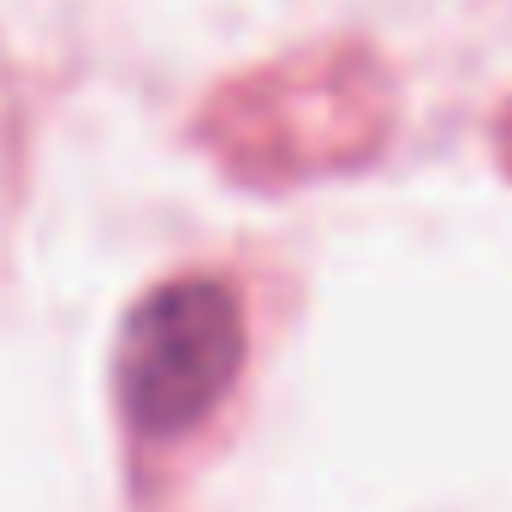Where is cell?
I'll list each match as a JSON object with an SVG mask.
<instances>
[{
  "instance_id": "1",
  "label": "cell",
  "mask_w": 512,
  "mask_h": 512,
  "mask_svg": "<svg viewBox=\"0 0 512 512\" xmlns=\"http://www.w3.org/2000/svg\"><path fill=\"white\" fill-rule=\"evenodd\" d=\"M245 370V310L215 274H185L137 298L126 316L114 387L120 411L143 441L191 435Z\"/></svg>"
}]
</instances>
